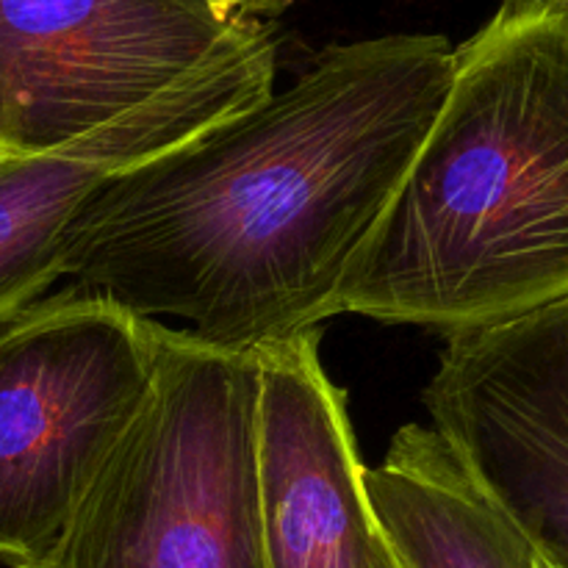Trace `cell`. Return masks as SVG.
Masks as SVG:
<instances>
[{
  "label": "cell",
  "instance_id": "6da1fadb",
  "mask_svg": "<svg viewBox=\"0 0 568 568\" xmlns=\"http://www.w3.org/2000/svg\"><path fill=\"white\" fill-rule=\"evenodd\" d=\"M453 55L438 33L333 44L283 92L100 183L64 227L61 277L214 347L316 331L447 98Z\"/></svg>",
  "mask_w": 568,
  "mask_h": 568
},
{
  "label": "cell",
  "instance_id": "7a4b0ae2",
  "mask_svg": "<svg viewBox=\"0 0 568 568\" xmlns=\"http://www.w3.org/2000/svg\"><path fill=\"white\" fill-rule=\"evenodd\" d=\"M568 297V14L499 9L355 255L336 314L444 336Z\"/></svg>",
  "mask_w": 568,
  "mask_h": 568
},
{
  "label": "cell",
  "instance_id": "3957f363",
  "mask_svg": "<svg viewBox=\"0 0 568 568\" xmlns=\"http://www.w3.org/2000/svg\"><path fill=\"white\" fill-rule=\"evenodd\" d=\"M33 568H266L258 349L155 322L142 405Z\"/></svg>",
  "mask_w": 568,
  "mask_h": 568
},
{
  "label": "cell",
  "instance_id": "277c9868",
  "mask_svg": "<svg viewBox=\"0 0 568 568\" xmlns=\"http://www.w3.org/2000/svg\"><path fill=\"white\" fill-rule=\"evenodd\" d=\"M155 322L92 288L0 325V560L42 564L153 377Z\"/></svg>",
  "mask_w": 568,
  "mask_h": 568
},
{
  "label": "cell",
  "instance_id": "5b68a950",
  "mask_svg": "<svg viewBox=\"0 0 568 568\" xmlns=\"http://www.w3.org/2000/svg\"><path fill=\"white\" fill-rule=\"evenodd\" d=\"M270 31L227 0H0V153L64 148Z\"/></svg>",
  "mask_w": 568,
  "mask_h": 568
},
{
  "label": "cell",
  "instance_id": "8992f818",
  "mask_svg": "<svg viewBox=\"0 0 568 568\" xmlns=\"http://www.w3.org/2000/svg\"><path fill=\"white\" fill-rule=\"evenodd\" d=\"M422 403L477 486L568 566V297L447 336Z\"/></svg>",
  "mask_w": 568,
  "mask_h": 568
},
{
  "label": "cell",
  "instance_id": "52a82bcc",
  "mask_svg": "<svg viewBox=\"0 0 568 568\" xmlns=\"http://www.w3.org/2000/svg\"><path fill=\"white\" fill-rule=\"evenodd\" d=\"M275 67L272 28L89 136L44 153H0V325L59 281L64 227L100 183L264 100Z\"/></svg>",
  "mask_w": 568,
  "mask_h": 568
},
{
  "label": "cell",
  "instance_id": "ba28073f",
  "mask_svg": "<svg viewBox=\"0 0 568 568\" xmlns=\"http://www.w3.org/2000/svg\"><path fill=\"white\" fill-rule=\"evenodd\" d=\"M320 342L305 331L258 349L266 568H405L366 497L347 397Z\"/></svg>",
  "mask_w": 568,
  "mask_h": 568
},
{
  "label": "cell",
  "instance_id": "9c48e42d",
  "mask_svg": "<svg viewBox=\"0 0 568 568\" xmlns=\"http://www.w3.org/2000/svg\"><path fill=\"white\" fill-rule=\"evenodd\" d=\"M364 486L405 568H538L525 530L433 427H399Z\"/></svg>",
  "mask_w": 568,
  "mask_h": 568
},
{
  "label": "cell",
  "instance_id": "30bf717a",
  "mask_svg": "<svg viewBox=\"0 0 568 568\" xmlns=\"http://www.w3.org/2000/svg\"><path fill=\"white\" fill-rule=\"evenodd\" d=\"M227 3H233L236 9L247 11V14L258 17V20H275V17H281L283 11L292 9L297 0H227Z\"/></svg>",
  "mask_w": 568,
  "mask_h": 568
},
{
  "label": "cell",
  "instance_id": "8fae6325",
  "mask_svg": "<svg viewBox=\"0 0 568 568\" xmlns=\"http://www.w3.org/2000/svg\"><path fill=\"white\" fill-rule=\"evenodd\" d=\"M499 9H508V11L549 9V11H564V14H568V0H503Z\"/></svg>",
  "mask_w": 568,
  "mask_h": 568
},
{
  "label": "cell",
  "instance_id": "7c38bea8",
  "mask_svg": "<svg viewBox=\"0 0 568 568\" xmlns=\"http://www.w3.org/2000/svg\"><path fill=\"white\" fill-rule=\"evenodd\" d=\"M538 568H568V566L558 564V560H552V558H547V555L538 552Z\"/></svg>",
  "mask_w": 568,
  "mask_h": 568
}]
</instances>
